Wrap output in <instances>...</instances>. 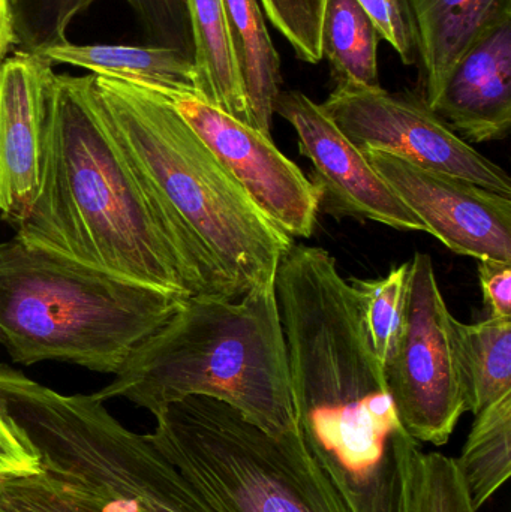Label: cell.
Returning <instances> with one entry per match:
<instances>
[{
  "instance_id": "cell-1",
  "label": "cell",
  "mask_w": 511,
  "mask_h": 512,
  "mask_svg": "<svg viewBox=\"0 0 511 512\" xmlns=\"http://www.w3.org/2000/svg\"><path fill=\"white\" fill-rule=\"evenodd\" d=\"M92 90L192 297L237 300L275 283L294 240L260 212L170 99L99 75H92Z\"/></svg>"
},
{
  "instance_id": "cell-2",
  "label": "cell",
  "mask_w": 511,
  "mask_h": 512,
  "mask_svg": "<svg viewBox=\"0 0 511 512\" xmlns=\"http://www.w3.org/2000/svg\"><path fill=\"white\" fill-rule=\"evenodd\" d=\"M17 236L132 282L192 297L179 259L96 107L92 75L53 71L45 81L39 189Z\"/></svg>"
},
{
  "instance_id": "cell-3",
  "label": "cell",
  "mask_w": 511,
  "mask_h": 512,
  "mask_svg": "<svg viewBox=\"0 0 511 512\" xmlns=\"http://www.w3.org/2000/svg\"><path fill=\"white\" fill-rule=\"evenodd\" d=\"M93 396L123 397L153 415L186 397H210L270 435L299 432L275 283L237 300L185 298Z\"/></svg>"
},
{
  "instance_id": "cell-4",
  "label": "cell",
  "mask_w": 511,
  "mask_h": 512,
  "mask_svg": "<svg viewBox=\"0 0 511 512\" xmlns=\"http://www.w3.org/2000/svg\"><path fill=\"white\" fill-rule=\"evenodd\" d=\"M185 298L18 236L0 243V345L14 363L63 361L116 375Z\"/></svg>"
},
{
  "instance_id": "cell-5",
  "label": "cell",
  "mask_w": 511,
  "mask_h": 512,
  "mask_svg": "<svg viewBox=\"0 0 511 512\" xmlns=\"http://www.w3.org/2000/svg\"><path fill=\"white\" fill-rule=\"evenodd\" d=\"M155 418L153 447L216 512H350L300 432L270 435L203 396L170 403Z\"/></svg>"
},
{
  "instance_id": "cell-6",
  "label": "cell",
  "mask_w": 511,
  "mask_h": 512,
  "mask_svg": "<svg viewBox=\"0 0 511 512\" xmlns=\"http://www.w3.org/2000/svg\"><path fill=\"white\" fill-rule=\"evenodd\" d=\"M453 321L431 256L417 252L408 268L404 322L384 375L402 426L420 444L446 445L467 412Z\"/></svg>"
},
{
  "instance_id": "cell-7",
  "label": "cell",
  "mask_w": 511,
  "mask_h": 512,
  "mask_svg": "<svg viewBox=\"0 0 511 512\" xmlns=\"http://www.w3.org/2000/svg\"><path fill=\"white\" fill-rule=\"evenodd\" d=\"M321 107L362 152L387 153L511 198L509 174L459 137L416 93L336 84Z\"/></svg>"
},
{
  "instance_id": "cell-8",
  "label": "cell",
  "mask_w": 511,
  "mask_h": 512,
  "mask_svg": "<svg viewBox=\"0 0 511 512\" xmlns=\"http://www.w3.org/2000/svg\"><path fill=\"white\" fill-rule=\"evenodd\" d=\"M165 96L272 224L291 239L312 236L320 191L272 137L197 96Z\"/></svg>"
},
{
  "instance_id": "cell-9",
  "label": "cell",
  "mask_w": 511,
  "mask_h": 512,
  "mask_svg": "<svg viewBox=\"0 0 511 512\" xmlns=\"http://www.w3.org/2000/svg\"><path fill=\"white\" fill-rule=\"evenodd\" d=\"M275 114L284 117L297 134L300 155L314 167L320 209L335 216L377 222L401 231H423L413 210L374 170L359 149L324 111L299 90H281Z\"/></svg>"
},
{
  "instance_id": "cell-10",
  "label": "cell",
  "mask_w": 511,
  "mask_h": 512,
  "mask_svg": "<svg viewBox=\"0 0 511 512\" xmlns=\"http://www.w3.org/2000/svg\"><path fill=\"white\" fill-rule=\"evenodd\" d=\"M365 155L426 233L447 249L477 261L511 264V198L377 150Z\"/></svg>"
},
{
  "instance_id": "cell-11",
  "label": "cell",
  "mask_w": 511,
  "mask_h": 512,
  "mask_svg": "<svg viewBox=\"0 0 511 512\" xmlns=\"http://www.w3.org/2000/svg\"><path fill=\"white\" fill-rule=\"evenodd\" d=\"M53 66L29 51L0 62V213L17 228L41 176L42 92Z\"/></svg>"
},
{
  "instance_id": "cell-12",
  "label": "cell",
  "mask_w": 511,
  "mask_h": 512,
  "mask_svg": "<svg viewBox=\"0 0 511 512\" xmlns=\"http://www.w3.org/2000/svg\"><path fill=\"white\" fill-rule=\"evenodd\" d=\"M432 110L465 141L503 140L511 128V20L459 60Z\"/></svg>"
},
{
  "instance_id": "cell-13",
  "label": "cell",
  "mask_w": 511,
  "mask_h": 512,
  "mask_svg": "<svg viewBox=\"0 0 511 512\" xmlns=\"http://www.w3.org/2000/svg\"><path fill=\"white\" fill-rule=\"evenodd\" d=\"M419 66L417 95L434 107L459 60L495 27L511 20V0H405Z\"/></svg>"
},
{
  "instance_id": "cell-14",
  "label": "cell",
  "mask_w": 511,
  "mask_h": 512,
  "mask_svg": "<svg viewBox=\"0 0 511 512\" xmlns=\"http://www.w3.org/2000/svg\"><path fill=\"white\" fill-rule=\"evenodd\" d=\"M14 50L39 53L68 41L69 26L98 0H9ZM155 47L174 48L194 60L191 23L185 0H126Z\"/></svg>"
},
{
  "instance_id": "cell-15",
  "label": "cell",
  "mask_w": 511,
  "mask_h": 512,
  "mask_svg": "<svg viewBox=\"0 0 511 512\" xmlns=\"http://www.w3.org/2000/svg\"><path fill=\"white\" fill-rule=\"evenodd\" d=\"M38 54L51 66L71 65L92 75L116 78L164 95L197 96L194 60L174 48L155 45H78L66 41Z\"/></svg>"
},
{
  "instance_id": "cell-16",
  "label": "cell",
  "mask_w": 511,
  "mask_h": 512,
  "mask_svg": "<svg viewBox=\"0 0 511 512\" xmlns=\"http://www.w3.org/2000/svg\"><path fill=\"white\" fill-rule=\"evenodd\" d=\"M236 54L251 126L272 135L275 104L281 93V59L270 38L260 0H222Z\"/></svg>"
},
{
  "instance_id": "cell-17",
  "label": "cell",
  "mask_w": 511,
  "mask_h": 512,
  "mask_svg": "<svg viewBox=\"0 0 511 512\" xmlns=\"http://www.w3.org/2000/svg\"><path fill=\"white\" fill-rule=\"evenodd\" d=\"M194 42L198 98L251 126L222 0H185Z\"/></svg>"
},
{
  "instance_id": "cell-18",
  "label": "cell",
  "mask_w": 511,
  "mask_h": 512,
  "mask_svg": "<svg viewBox=\"0 0 511 512\" xmlns=\"http://www.w3.org/2000/svg\"><path fill=\"white\" fill-rule=\"evenodd\" d=\"M453 333L467 412L476 417L511 394V318L491 315L477 324L455 318Z\"/></svg>"
},
{
  "instance_id": "cell-19",
  "label": "cell",
  "mask_w": 511,
  "mask_h": 512,
  "mask_svg": "<svg viewBox=\"0 0 511 512\" xmlns=\"http://www.w3.org/2000/svg\"><path fill=\"white\" fill-rule=\"evenodd\" d=\"M378 36L357 0H326L321 23V53L336 84L380 87Z\"/></svg>"
},
{
  "instance_id": "cell-20",
  "label": "cell",
  "mask_w": 511,
  "mask_h": 512,
  "mask_svg": "<svg viewBox=\"0 0 511 512\" xmlns=\"http://www.w3.org/2000/svg\"><path fill=\"white\" fill-rule=\"evenodd\" d=\"M455 462L479 511L510 478L511 394L474 417L470 435Z\"/></svg>"
},
{
  "instance_id": "cell-21",
  "label": "cell",
  "mask_w": 511,
  "mask_h": 512,
  "mask_svg": "<svg viewBox=\"0 0 511 512\" xmlns=\"http://www.w3.org/2000/svg\"><path fill=\"white\" fill-rule=\"evenodd\" d=\"M0 508L9 512H138L125 499L44 471L0 483Z\"/></svg>"
},
{
  "instance_id": "cell-22",
  "label": "cell",
  "mask_w": 511,
  "mask_h": 512,
  "mask_svg": "<svg viewBox=\"0 0 511 512\" xmlns=\"http://www.w3.org/2000/svg\"><path fill=\"white\" fill-rule=\"evenodd\" d=\"M408 268L404 262L380 279H350L359 298L366 333L383 367L395 352L407 304Z\"/></svg>"
},
{
  "instance_id": "cell-23",
  "label": "cell",
  "mask_w": 511,
  "mask_h": 512,
  "mask_svg": "<svg viewBox=\"0 0 511 512\" xmlns=\"http://www.w3.org/2000/svg\"><path fill=\"white\" fill-rule=\"evenodd\" d=\"M413 512H479L471 502L455 459L423 451L417 468Z\"/></svg>"
},
{
  "instance_id": "cell-24",
  "label": "cell",
  "mask_w": 511,
  "mask_h": 512,
  "mask_svg": "<svg viewBox=\"0 0 511 512\" xmlns=\"http://www.w3.org/2000/svg\"><path fill=\"white\" fill-rule=\"evenodd\" d=\"M264 17L287 38L300 60L317 65L326 0H260Z\"/></svg>"
},
{
  "instance_id": "cell-25",
  "label": "cell",
  "mask_w": 511,
  "mask_h": 512,
  "mask_svg": "<svg viewBox=\"0 0 511 512\" xmlns=\"http://www.w3.org/2000/svg\"><path fill=\"white\" fill-rule=\"evenodd\" d=\"M371 18L378 36L386 39L404 65H417V44L405 0H357Z\"/></svg>"
},
{
  "instance_id": "cell-26",
  "label": "cell",
  "mask_w": 511,
  "mask_h": 512,
  "mask_svg": "<svg viewBox=\"0 0 511 512\" xmlns=\"http://www.w3.org/2000/svg\"><path fill=\"white\" fill-rule=\"evenodd\" d=\"M38 456L14 432L0 412V483L41 472Z\"/></svg>"
},
{
  "instance_id": "cell-27",
  "label": "cell",
  "mask_w": 511,
  "mask_h": 512,
  "mask_svg": "<svg viewBox=\"0 0 511 512\" xmlns=\"http://www.w3.org/2000/svg\"><path fill=\"white\" fill-rule=\"evenodd\" d=\"M479 279L483 298L492 316L511 318V264L480 259Z\"/></svg>"
},
{
  "instance_id": "cell-28",
  "label": "cell",
  "mask_w": 511,
  "mask_h": 512,
  "mask_svg": "<svg viewBox=\"0 0 511 512\" xmlns=\"http://www.w3.org/2000/svg\"><path fill=\"white\" fill-rule=\"evenodd\" d=\"M15 48L12 32L11 2L0 0V62Z\"/></svg>"
},
{
  "instance_id": "cell-29",
  "label": "cell",
  "mask_w": 511,
  "mask_h": 512,
  "mask_svg": "<svg viewBox=\"0 0 511 512\" xmlns=\"http://www.w3.org/2000/svg\"><path fill=\"white\" fill-rule=\"evenodd\" d=\"M0 512H9V511H5V510H3V508H0Z\"/></svg>"
}]
</instances>
